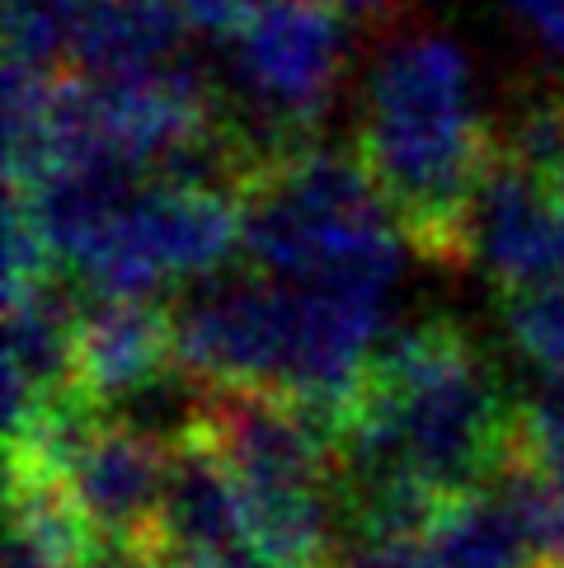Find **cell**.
I'll return each instance as SVG.
<instances>
[{
  "instance_id": "7a4b0ae2",
  "label": "cell",
  "mask_w": 564,
  "mask_h": 568,
  "mask_svg": "<svg viewBox=\"0 0 564 568\" xmlns=\"http://www.w3.org/2000/svg\"><path fill=\"white\" fill-rule=\"evenodd\" d=\"M498 151L480 113L475 75L456 38L414 29L391 38L362 90L357 155L395 207L410 250L442 268H471L466 216Z\"/></svg>"
},
{
  "instance_id": "30bf717a",
  "label": "cell",
  "mask_w": 564,
  "mask_h": 568,
  "mask_svg": "<svg viewBox=\"0 0 564 568\" xmlns=\"http://www.w3.org/2000/svg\"><path fill=\"white\" fill-rule=\"evenodd\" d=\"M189 24L174 0H80L67 71L118 80L184 57Z\"/></svg>"
},
{
  "instance_id": "9c48e42d",
  "label": "cell",
  "mask_w": 564,
  "mask_h": 568,
  "mask_svg": "<svg viewBox=\"0 0 564 568\" xmlns=\"http://www.w3.org/2000/svg\"><path fill=\"white\" fill-rule=\"evenodd\" d=\"M226 550H250L245 503H240L235 475L216 456V446L198 428H189L170 446V475H165V498H160L151 555H226Z\"/></svg>"
},
{
  "instance_id": "3957f363",
  "label": "cell",
  "mask_w": 564,
  "mask_h": 568,
  "mask_svg": "<svg viewBox=\"0 0 564 568\" xmlns=\"http://www.w3.org/2000/svg\"><path fill=\"white\" fill-rule=\"evenodd\" d=\"M245 258L288 282H386L410 240L357 151L296 146L269 160L245 193Z\"/></svg>"
},
{
  "instance_id": "5bb4252c",
  "label": "cell",
  "mask_w": 564,
  "mask_h": 568,
  "mask_svg": "<svg viewBox=\"0 0 564 568\" xmlns=\"http://www.w3.org/2000/svg\"><path fill=\"white\" fill-rule=\"evenodd\" d=\"M80 0H6V62L67 71Z\"/></svg>"
},
{
  "instance_id": "d6986e66",
  "label": "cell",
  "mask_w": 564,
  "mask_h": 568,
  "mask_svg": "<svg viewBox=\"0 0 564 568\" xmlns=\"http://www.w3.org/2000/svg\"><path fill=\"white\" fill-rule=\"evenodd\" d=\"M330 6L349 19V24H386L400 0H330Z\"/></svg>"
},
{
  "instance_id": "ffe728a7",
  "label": "cell",
  "mask_w": 564,
  "mask_h": 568,
  "mask_svg": "<svg viewBox=\"0 0 564 568\" xmlns=\"http://www.w3.org/2000/svg\"><path fill=\"white\" fill-rule=\"evenodd\" d=\"M560 104H564V90H560ZM555 184L564 189V128H560V160H555Z\"/></svg>"
},
{
  "instance_id": "52a82bcc",
  "label": "cell",
  "mask_w": 564,
  "mask_h": 568,
  "mask_svg": "<svg viewBox=\"0 0 564 568\" xmlns=\"http://www.w3.org/2000/svg\"><path fill=\"white\" fill-rule=\"evenodd\" d=\"M466 258L503 292L564 277V189L517 155L494 151L466 216Z\"/></svg>"
},
{
  "instance_id": "8fae6325",
  "label": "cell",
  "mask_w": 564,
  "mask_h": 568,
  "mask_svg": "<svg viewBox=\"0 0 564 568\" xmlns=\"http://www.w3.org/2000/svg\"><path fill=\"white\" fill-rule=\"evenodd\" d=\"M423 545L437 568H536L532 540L498 484L442 498Z\"/></svg>"
},
{
  "instance_id": "277c9868",
  "label": "cell",
  "mask_w": 564,
  "mask_h": 568,
  "mask_svg": "<svg viewBox=\"0 0 564 568\" xmlns=\"http://www.w3.org/2000/svg\"><path fill=\"white\" fill-rule=\"evenodd\" d=\"M349 62V19L330 0H254L226 43L221 113L259 165L311 146Z\"/></svg>"
},
{
  "instance_id": "5b68a950",
  "label": "cell",
  "mask_w": 564,
  "mask_h": 568,
  "mask_svg": "<svg viewBox=\"0 0 564 568\" xmlns=\"http://www.w3.org/2000/svg\"><path fill=\"white\" fill-rule=\"evenodd\" d=\"M245 254V212L235 193L193 184H141L67 268L94 296H165L203 282Z\"/></svg>"
},
{
  "instance_id": "e0dca14e",
  "label": "cell",
  "mask_w": 564,
  "mask_h": 568,
  "mask_svg": "<svg viewBox=\"0 0 564 568\" xmlns=\"http://www.w3.org/2000/svg\"><path fill=\"white\" fill-rule=\"evenodd\" d=\"M174 6L184 14L189 33H198L203 43H231L240 24L250 19L254 0H174Z\"/></svg>"
},
{
  "instance_id": "2e32d148",
  "label": "cell",
  "mask_w": 564,
  "mask_h": 568,
  "mask_svg": "<svg viewBox=\"0 0 564 568\" xmlns=\"http://www.w3.org/2000/svg\"><path fill=\"white\" fill-rule=\"evenodd\" d=\"M334 568H437L423 536H372V540H344Z\"/></svg>"
},
{
  "instance_id": "ac0fdd59",
  "label": "cell",
  "mask_w": 564,
  "mask_h": 568,
  "mask_svg": "<svg viewBox=\"0 0 564 568\" xmlns=\"http://www.w3.org/2000/svg\"><path fill=\"white\" fill-rule=\"evenodd\" d=\"M508 10L532 33L536 48H546L564 62V0H508Z\"/></svg>"
},
{
  "instance_id": "8992f818",
  "label": "cell",
  "mask_w": 564,
  "mask_h": 568,
  "mask_svg": "<svg viewBox=\"0 0 564 568\" xmlns=\"http://www.w3.org/2000/svg\"><path fill=\"white\" fill-rule=\"evenodd\" d=\"M170 437L141 428L123 414H99L57 470L109 568H137L151 555L170 475Z\"/></svg>"
},
{
  "instance_id": "9a60e30c",
  "label": "cell",
  "mask_w": 564,
  "mask_h": 568,
  "mask_svg": "<svg viewBox=\"0 0 564 568\" xmlns=\"http://www.w3.org/2000/svg\"><path fill=\"white\" fill-rule=\"evenodd\" d=\"M508 456L564 484V376H546L536 385V395L513 409Z\"/></svg>"
},
{
  "instance_id": "ba28073f",
  "label": "cell",
  "mask_w": 564,
  "mask_h": 568,
  "mask_svg": "<svg viewBox=\"0 0 564 568\" xmlns=\"http://www.w3.org/2000/svg\"><path fill=\"white\" fill-rule=\"evenodd\" d=\"M174 372L170 306L155 296H94L75 315V390L99 409H118L132 395Z\"/></svg>"
},
{
  "instance_id": "4fadbf2b",
  "label": "cell",
  "mask_w": 564,
  "mask_h": 568,
  "mask_svg": "<svg viewBox=\"0 0 564 568\" xmlns=\"http://www.w3.org/2000/svg\"><path fill=\"white\" fill-rule=\"evenodd\" d=\"M503 334L546 376H564V277L503 292Z\"/></svg>"
},
{
  "instance_id": "7c38bea8",
  "label": "cell",
  "mask_w": 564,
  "mask_h": 568,
  "mask_svg": "<svg viewBox=\"0 0 564 568\" xmlns=\"http://www.w3.org/2000/svg\"><path fill=\"white\" fill-rule=\"evenodd\" d=\"M490 484H498L503 498L513 503L522 531L532 540L536 568H564V484L517 456H503Z\"/></svg>"
},
{
  "instance_id": "6da1fadb",
  "label": "cell",
  "mask_w": 564,
  "mask_h": 568,
  "mask_svg": "<svg viewBox=\"0 0 564 568\" xmlns=\"http://www.w3.org/2000/svg\"><path fill=\"white\" fill-rule=\"evenodd\" d=\"M513 409L461 324L395 329L339 423V479H414L437 498L480 489L508 456Z\"/></svg>"
}]
</instances>
